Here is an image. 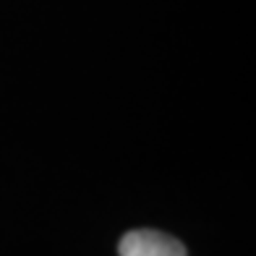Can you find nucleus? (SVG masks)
I'll list each match as a JSON object with an SVG mask.
<instances>
[{"label": "nucleus", "instance_id": "1", "mask_svg": "<svg viewBox=\"0 0 256 256\" xmlns=\"http://www.w3.org/2000/svg\"><path fill=\"white\" fill-rule=\"evenodd\" d=\"M120 256H186V246L160 230H131L118 243Z\"/></svg>", "mask_w": 256, "mask_h": 256}]
</instances>
